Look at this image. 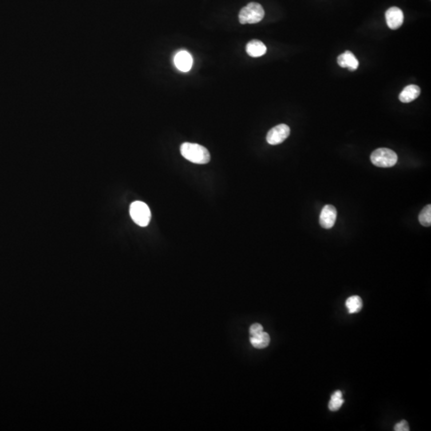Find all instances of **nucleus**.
<instances>
[{
  "label": "nucleus",
  "mask_w": 431,
  "mask_h": 431,
  "mask_svg": "<svg viewBox=\"0 0 431 431\" xmlns=\"http://www.w3.org/2000/svg\"><path fill=\"white\" fill-rule=\"evenodd\" d=\"M180 154L191 162L204 164L210 162V154L206 147L196 143L184 142L180 146Z\"/></svg>",
  "instance_id": "1"
},
{
  "label": "nucleus",
  "mask_w": 431,
  "mask_h": 431,
  "mask_svg": "<svg viewBox=\"0 0 431 431\" xmlns=\"http://www.w3.org/2000/svg\"><path fill=\"white\" fill-rule=\"evenodd\" d=\"M264 17V10L258 2H250L242 8L239 13V21L242 24H258Z\"/></svg>",
  "instance_id": "2"
},
{
  "label": "nucleus",
  "mask_w": 431,
  "mask_h": 431,
  "mask_svg": "<svg viewBox=\"0 0 431 431\" xmlns=\"http://www.w3.org/2000/svg\"><path fill=\"white\" fill-rule=\"evenodd\" d=\"M370 160L376 166L390 168L396 164L398 156L396 152L390 148H380L372 152Z\"/></svg>",
  "instance_id": "3"
},
{
  "label": "nucleus",
  "mask_w": 431,
  "mask_h": 431,
  "mask_svg": "<svg viewBox=\"0 0 431 431\" xmlns=\"http://www.w3.org/2000/svg\"><path fill=\"white\" fill-rule=\"evenodd\" d=\"M131 218L138 226L146 227L150 222L151 212L146 203L142 202H134L130 208Z\"/></svg>",
  "instance_id": "4"
},
{
  "label": "nucleus",
  "mask_w": 431,
  "mask_h": 431,
  "mask_svg": "<svg viewBox=\"0 0 431 431\" xmlns=\"http://www.w3.org/2000/svg\"><path fill=\"white\" fill-rule=\"evenodd\" d=\"M290 135V128L285 124H280L273 127L268 132L266 140L268 144L276 146L284 142Z\"/></svg>",
  "instance_id": "5"
},
{
  "label": "nucleus",
  "mask_w": 431,
  "mask_h": 431,
  "mask_svg": "<svg viewBox=\"0 0 431 431\" xmlns=\"http://www.w3.org/2000/svg\"><path fill=\"white\" fill-rule=\"evenodd\" d=\"M336 219L337 210L334 206L326 204L322 208L320 216V224L324 228H332L334 226Z\"/></svg>",
  "instance_id": "6"
},
{
  "label": "nucleus",
  "mask_w": 431,
  "mask_h": 431,
  "mask_svg": "<svg viewBox=\"0 0 431 431\" xmlns=\"http://www.w3.org/2000/svg\"><path fill=\"white\" fill-rule=\"evenodd\" d=\"M386 21L388 28L392 30H397L402 25L404 21V12L400 8L392 6L386 10Z\"/></svg>",
  "instance_id": "7"
},
{
  "label": "nucleus",
  "mask_w": 431,
  "mask_h": 431,
  "mask_svg": "<svg viewBox=\"0 0 431 431\" xmlns=\"http://www.w3.org/2000/svg\"><path fill=\"white\" fill-rule=\"evenodd\" d=\"M174 64L176 68L180 72H190L192 65V56L186 50H180L175 56Z\"/></svg>",
  "instance_id": "8"
},
{
  "label": "nucleus",
  "mask_w": 431,
  "mask_h": 431,
  "mask_svg": "<svg viewBox=\"0 0 431 431\" xmlns=\"http://www.w3.org/2000/svg\"><path fill=\"white\" fill-rule=\"evenodd\" d=\"M337 62L342 68H348L350 72H354L358 69V61L352 52H345L338 56Z\"/></svg>",
  "instance_id": "9"
},
{
  "label": "nucleus",
  "mask_w": 431,
  "mask_h": 431,
  "mask_svg": "<svg viewBox=\"0 0 431 431\" xmlns=\"http://www.w3.org/2000/svg\"><path fill=\"white\" fill-rule=\"evenodd\" d=\"M421 93L420 86L416 85H409L404 88L400 94V100L402 102L409 103L416 100Z\"/></svg>",
  "instance_id": "10"
},
{
  "label": "nucleus",
  "mask_w": 431,
  "mask_h": 431,
  "mask_svg": "<svg viewBox=\"0 0 431 431\" xmlns=\"http://www.w3.org/2000/svg\"><path fill=\"white\" fill-rule=\"evenodd\" d=\"M246 52L251 57L258 58L266 53L267 48L259 40H252L246 46Z\"/></svg>",
  "instance_id": "11"
},
{
  "label": "nucleus",
  "mask_w": 431,
  "mask_h": 431,
  "mask_svg": "<svg viewBox=\"0 0 431 431\" xmlns=\"http://www.w3.org/2000/svg\"><path fill=\"white\" fill-rule=\"evenodd\" d=\"M270 336L267 332H262L259 334H256L254 336H251L250 338V342L252 346L258 349H263V348H267L270 344Z\"/></svg>",
  "instance_id": "12"
},
{
  "label": "nucleus",
  "mask_w": 431,
  "mask_h": 431,
  "mask_svg": "<svg viewBox=\"0 0 431 431\" xmlns=\"http://www.w3.org/2000/svg\"><path fill=\"white\" fill-rule=\"evenodd\" d=\"M346 308L350 314L360 312L362 310V300L358 296H352L346 300Z\"/></svg>",
  "instance_id": "13"
},
{
  "label": "nucleus",
  "mask_w": 431,
  "mask_h": 431,
  "mask_svg": "<svg viewBox=\"0 0 431 431\" xmlns=\"http://www.w3.org/2000/svg\"><path fill=\"white\" fill-rule=\"evenodd\" d=\"M344 400L342 398V394L340 390H336L330 396V400L329 402L328 408L330 412H337L340 409Z\"/></svg>",
  "instance_id": "14"
},
{
  "label": "nucleus",
  "mask_w": 431,
  "mask_h": 431,
  "mask_svg": "<svg viewBox=\"0 0 431 431\" xmlns=\"http://www.w3.org/2000/svg\"><path fill=\"white\" fill-rule=\"evenodd\" d=\"M418 220L422 226L430 227L431 226V206L428 204L420 212Z\"/></svg>",
  "instance_id": "15"
},
{
  "label": "nucleus",
  "mask_w": 431,
  "mask_h": 431,
  "mask_svg": "<svg viewBox=\"0 0 431 431\" xmlns=\"http://www.w3.org/2000/svg\"><path fill=\"white\" fill-rule=\"evenodd\" d=\"M394 430L396 431H409V424H408V422L406 421V420H402V421L396 424Z\"/></svg>",
  "instance_id": "16"
},
{
  "label": "nucleus",
  "mask_w": 431,
  "mask_h": 431,
  "mask_svg": "<svg viewBox=\"0 0 431 431\" xmlns=\"http://www.w3.org/2000/svg\"><path fill=\"white\" fill-rule=\"evenodd\" d=\"M264 328L262 325L260 324H252L250 326V334H251V336H256V334L262 332Z\"/></svg>",
  "instance_id": "17"
}]
</instances>
